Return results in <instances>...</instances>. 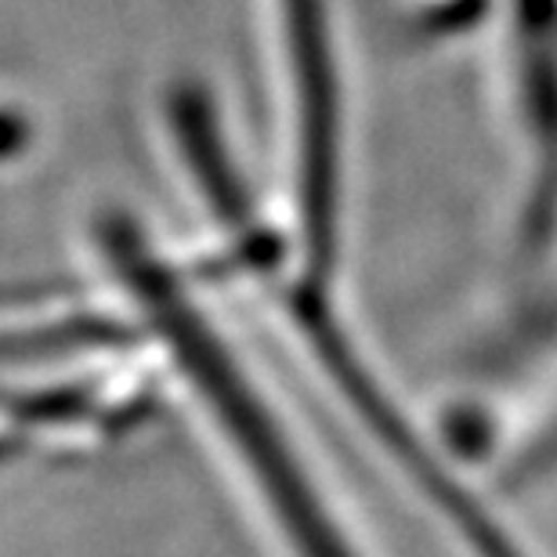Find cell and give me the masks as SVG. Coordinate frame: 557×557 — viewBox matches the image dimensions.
<instances>
[{
    "mask_svg": "<svg viewBox=\"0 0 557 557\" xmlns=\"http://www.w3.org/2000/svg\"><path fill=\"white\" fill-rule=\"evenodd\" d=\"M297 326L305 333L311 355H315L319 366L333 381V387L344 395V403L359 413L366 431L381 442V449L392 453V460L403 467L409 482L417 485V493L428 496L434 515L449 525V532L463 543L467 554L525 557V550L507 536L504 525H496V521L474 504V496H467L463 488L453 482V474L445 471V467H438V460L423 449L417 431L398 417L392 395L376 387V376L370 373V366L359 359V348H351V341L341 333L337 319H333L330 311L322 315L319 308H308L297 315Z\"/></svg>",
    "mask_w": 557,
    "mask_h": 557,
    "instance_id": "cell-1",
    "label": "cell"
}]
</instances>
